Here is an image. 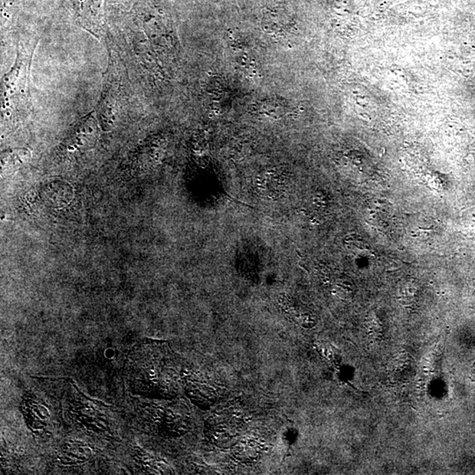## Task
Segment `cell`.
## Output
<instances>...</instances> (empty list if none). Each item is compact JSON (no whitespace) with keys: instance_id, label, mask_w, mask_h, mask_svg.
I'll list each match as a JSON object with an SVG mask.
<instances>
[{"instance_id":"8fae6325","label":"cell","mask_w":475,"mask_h":475,"mask_svg":"<svg viewBox=\"0 0 475 475\" xmlns=\"http://www.w3.org/2000/svg\"><path fill=\"white\" fill-rule=\"evenodd\" d=\"M333 293L343 300H352L356 293V285L346 277H337L332 284Z\"/></svg>"},{"instance_id":"5b68a950","label":"cell","mask_w":475,"mask_h":475,"mask_svg":"<svg viewBox=\"0 0 475 475\" xmlns=\"http://www.w3.org/2000/svg\"><path fill=\"white\" fill-rule=\"evenodd\" d=\"M68 411L71 418L88 430L97 432L109 431L110 419L107 408L100 402L92 401L78 391L76 386L71 388L68 399Z\"/></svg>"},{"instance_id":"7a4b0ae2","label":"cell","mask_w":475,"mask_h":475,"mask_svg":"<svg viewBox=\"0 0 475 475\" xmlns=\"http://www.w3.org/2000/svg\"><path fill=\"white\" fill-rule=\"evenodd\" d=\"M191 411L181 399H153L143 403L141 420L153 434L165 438H179L191 429Z\"/></svg>"},{"instance_id":"30bf717a","label":"cell","mask_w":475,"mask_h":475,"mask_svg":"<svg viewBox=\"0 0 475 475\" xmlns=\"http://www.w3.org/2000/svg\"><path fill=\"white\" fill-rule=\"evenodd\" d=\"M92 456V451L87 445L73 441L67 444L62 454V463L67 466H74L87 461Z\"/></svg>"},{"instance_id":"52a82bcc","label":"cell","mask_w":475,"mask_h":475,"mask_svg":"<svg viewBox=\"0 0 475 475\" xmlns=\"http://www.w3.org/2000/svg\"><path fill=\"white\" fill-rule=\"evenodd\" d=\"M264 442L254 435H248L239 438L232 449V455L241 463L252 464L260 458L264 451Z\"/></svg>"},{"instance_id":"9c48e42d","label":"cell","mask_w":475,"mask_h":475,"mask_svg":"<svg viewBox=\"0 0 475 475\" xmlns=\"http://www.w3.org/2000/svg\"><path fill=\"white\" fill-rule=\"evenodd\" d=\"M137 466L146 474H169V467L165 462L152 456L139 447H136L134 455Z\"/></svg>"},{"instance_id":"277c9868","label":"cell","mask_w":475,"mask_h":475,"mask_svg":"<svg viewBox=\"0 0 475 475\" xmlns=\"http://www.w3.org/2000/svg\"><path fill=\"white\" fill-rule=\"evenodd\" d=\"M182 388L190 401L204 411L221 401L227 392L221 379L198 370L183 369Z\"/></svg>"},{"instance_id":"ba28073f","label":"cell","mask_w":475,"mask_h":475,"mask_svg":"<svg viewBox=\"0 0 475 475\" xmlns=\"http://www.w3.org/2000/svg\"><path fill=\"white\" fill-rule=\"evenodd\" d=\"M279 302L284 313L291 317L294 322L308 329L316 325L313 314L304 304L297 302L288 295L282 297Z\"/></svg>"},{"instance_id":"6da1fadb","label":"cell","mask_w":475,"mask_h":475,"mask_svg":"<svg viewBox=\"0 0 475 475\" xmlns=\"http://www.w3.org/2000/svg\"><path fill=\"white\" fill-rule=\"evenodd\" d=\"M182 360L166 340L146 339L127 358L126 377L130 389L149 399L176 398L182 388Z\"/></svg>"},{"instance_id":"7c38bea8","label":"cell","mask_w":475,"mask_h":475,"mask_svg":"<svg viewBox=\"0 0 475 475\" xmlns=\"http://www.w3.org/2000/svg\"><path fill=\"white\" fill-rule=\"evenodd\" d=\"M280 176H266L259 184V189L264 193L265 196L274 198L280 195L284 187Z\"/></svg>"},{"instance_id":"5bb4252c","label":"cell","mask_w":475,"mask_h":475,"mask_svg":"<svg viewBox=\"0 0 475 475\" xmlns=\"http://www.w3.org/2000/svg\"><path fill=\"white\" fill-rule=\"evenodd\" d=\"M472 373H473V378H471L473 381H475V365L473 366V371H472Z\"/></svg>"},{"instance_id":"4fadbf2b","label":"cell","mask_w":475,"mask_h":475,"mask_svg":"<svg viewBox=\"0 0 475 475\" xmlns=\"http://www.w3.org/2000/svg\"><path fill=\"white\" fill-rule=\"evenodd\" d=\"M418 296V288L413 282H405L399 289V302L409 306L415 302Z\"/></svg>"},{"instance_id":"8992f818","label":"cell","mask_w":475,"mask_h":475,"mask_svg":"<svg viewBox=\"0 0 475 475\" xmlns=\"http://www.w3.org/2000/svg\"><path fill=\"white\" fill-rule=\"evenodd\" d=\"M21 411L31 431L39 433L45 431L48 428L50 412L44 403L34 394H27L24 396L21 403Z\"/></svg>"},{"instance_id":"3957f363","label":"cell","mask_w":475,"mask_h":475,"mask_svg":"<svg viewBox=\"0 0 475 475\" xmlns=\"http://www.w3.org/2000/svg\"><path fill=\"white\" fill-rule=\"evenodd\" d=\"M249 420L250 415L243 403L239 399H232L213 412L205 421V437L215 447L230 449L237 443Z\"/></svg>"}]
</instances>
